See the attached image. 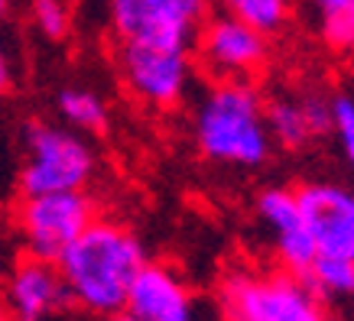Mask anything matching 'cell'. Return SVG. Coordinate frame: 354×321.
<instances>
[{"label":"cell","instance_id":"6da1fadb","mask_svg":"<svg viewBox=\"0 0 354 321\" xmlns=\"http://www.w3.org/2000/svg\"><path fill=\"white\" fill-rule=\"evenodd\" d=\"M147 263V250L140 237L118 221L95 217L82 234L68 244L55 269L62 276L65 295L88 315H114L124 311L130 282Z\"/></svg>","mask_w":354,"mask_h":321},{"label":"cell","instance_id":"7a4b0ae2","mask_svg":"<svg viewBox=\"0 0 354 321\" xmlns=\"http://www.w3.org/2000/svg\"><path fill=\"white\" fill-rule=\"evenodd\" d=\"M195 143L208 162L257 169L270 159L273 139L263 97L250 81H215L195 107Z\"/></svg>","mask_w":354,"mask_h":321},{"label":"cell","instance_id":"3957f363","mask_svg":"<svg viewBox=\"0 0 354 321\" xmlns=\"http://www.w3.org/2000/svg\"><path fill=\"white\" fill-rule=\"evenodd\" d=\"M302 221L312 240L306 282L319 299H344L354 292V195L335 182H306L296 188Z\"/></svg>","mask_w":354,"mask_h":321},{"label":"cell","instance_id":"277c9868","mask_svg":"<svg viewBox=\"0 0 354 321\" xmlns=\"http://www.w3.org/2000/svg\"><path fill=\"white\" fill-rule=\"evenodd\" d=\"M225 321H335L302 276L286 269H234L218 292Z\"/></svg>","mask_w":354,"mask_h":321},{"label":"cell","instance_id":"5b68a950","mask_svg":"<svg viewBox=\"0 0 354 321\" xmlns=\"http://www.w3.org/2000/svg\"><path fill=\"white\" fill-rule=\"evenodd\" d=\"M23 143H26V159L20 169L23 195L82 192L95 179V153L72 130H62L46 120H32L26 124Z\"/></svg>","mask_w":354,"mask_h":321},{"label":"cell","instance_id":"8992f818","mask_svg":"<svg viewBox=\"0 0 354 321\" xmlns=\"http://www.w3.org/2000/svg\"><path fill=\"white\" fill-rule=\"evenodd\" d=\"M95 217V202L85 195V188L82 192L23 195L17 224H20L26 257L55 263Z\"/></svg>","mask_w":354,"mask_h":321},{"label":"cell","instance_id":"52a82bcc","mask_svg":"<svg viewBox=\"0 0 354 321\" xmlns=\"http://www.w3.org/2000/svg\"><path fill=\"white\" fill-rule=\"evenodd\" d=\"M192 46L179 43H124L120 75L130 95L150 107H176L189 91L195 62Z\"/></svg>","mask_w":354,"mask_h":321},{"label":"cell","instance_id":"ba28073f","mask_svg":"<svg viewBox=\"0 0 354 321\" xmlns=\"http://www.w3.org/2000/svg\"><path fill=\"white\" fill-rule=\"evenodd\" d=\"M198 62L215 81H250L267 65V36L231 13L205 17L198 32Z\"/></svg>","mask_w":354,"mask_h":321},{"label":"cell","instance_id":"9c48e42d","mask_svg":"<svg viewBox=\"0 0 354 321\" xmlns=\"http://www.w3.org/2000/svg\"><path fill=\"white\" fill-rule=\"evenodd\" d=\"M212 0H111V26L120 43L192 46Z\"/></svg>","mask_w":354,"mask_h":321},{"label":"cell","instance_id":"30bf717a","mask_svg":"<svg viewBox=\"0 0 354 321\" xmlns=\"http://www.w3.org/2000/svg\"><path fill=\"white\" fill-rule=\"evenodd\" d=\"M133 321H198L192 289L162 263H143L124 302Z\"/></svg>","mask_w":354,"mask_h":321},{"label":"cell","instance_id":"8fae6325","mask_svg":"<svg viewBox=\"0 0 354 321\" xmlns=\"http://www.w3.org/2000/svg\"><path fill=\"white\" fill-rule=\"evenodd\" d=\"M257 214L260 224L267 227V234L273 237V250H277L279 266L292 273V276H306L315 250H312L296 192L292 188H267V192H260Z\"/></svg>","mask_w":354,"mask_h":321},{"label":"cell","instance_id":"7c38bea8","mask_svg":"<svg viewBox=\"0 0 354 321\" xmlns=\"http://www.w3.org/2000/svg\"><path fill=\"white\" fill-rule=\"evenodd\" d=\"M3 305L13 321H49L68 305L55 263L26 257L13 266L3 292Z\"/></svg>","mask_w":354,"mask_h":321},{"label":"cell","instance_id":"4fadbf2b","mask_svg":"<svg viewBox=\"0 0 354 321\" xmlns=\"http://www.w3.org/2000/svg\"><path fill=\"white\" fill-rule=\"evenodd\" d=\"M263 117H267V130L273 143L286 146V150H299L315 137L328 133V97H273V101H263Z\"/></svg>","mask_w":354,"mask_h":321},{"label":"cell","instance_id":"5bb4252c","mask_svg":"<svg viewBox=\"0 0 354 321\" xmlns=\"http://www.w3.org/2000/svg\"><path fill=\"white\" fill-rule=\"evenodd\" d=\"M315 30L335 52H351L354 46V0H309Z\"/></svg>","mask_w":354,"mask_h":321},{"label":"cell","instance_id":"9a60e30c","mask_svg":"<svg viewBox=\"0 0 354 321\" xmlns=\"http://www.w3.org/2000/svg\"><path fill=\"white\" fill-rule=\"evenodd\" d=\"M221 13H231L263 36L279 32L292 17V0H215Z\"/></svg>","mask_w":354,"mask_h":321},{"label":"cell","instance_id":"2e32d148","mask_svg":"<svg viewBox=\"0 0 354 321\" xmlns=\"http://www.w3.org/2000/svg\"><path fill=\"white\" fill-rule=\"evenodd\" d=\"M59 110L62 117L78 130H91V133H101L108 127V107L104 101L88 91V88H65L59 95Z\"/></svg>","mask_w":354,"mask_h":321},{"label":"cell","instance_id":"e0dca14e","mask_svg":"<svg viewBox=\"0 0 354 321\" xmlns=\"http://www.w3.org/2000/svg\"><path fill=\"white\" fill-rule=\"evenodd\" d=\"M328 133H335L342 156L351 162L354 159V101H351V95L328 97Z\"/></svg>","mask_w":354,"mask_h":321},{"label":"cell","instance_id":"ac0fdd59","mask_svg":"<svg viewBox=\"0 0 354 321\" xmlns=\"http://www.w3.org/2000/svg\"><path fill=\"white\" fill-rule=\"evenodd\" d=\"M32 20L43 30V36L62 39L65 32H68V23H72L68 3L65 0H32Z\"/></svg>","mask_w":354,"mask_h":321},{"label":"cell","instance_id":"d6986e66","mask_svg":"<svg viewBox=\"0 0 354 321\" xmlns=\"http://www.w3.org/2000/svg\"><path fill=\"white\" fill-rule=\"evenodd\" d=\"M13 75H10V59H7V49H3V43H0V95L10 88Z\"/></svg>","mask_w":354,"mask_h":321},{"label":"cell","instance_id":"ffe728a7","mask_svg":"<svg viewBox=\"0 0 354 321\" xmlns=\"http://www.w3.org/2000/svg\"><path fill=\"white\" fill-rule=\"evenodd\" d=\"M101 321H133V318H130L127 311H114V315H104Z\"/></svg>","mask_w":354,"mask_h":321},{"label":"cell","instance_id":"44dd1931","mask_svg":"<svg viewBox=\"0 0 354 321\" xmlns=\"http://www.w3.org/2000/svg\"><path fill=\"white\" fill-rule=\"evenodd\" d=\"M0 321H13V318H10V311H7V305H3V302H0Z\"/></svg>","mask_w":354,"mask_h":321},{"label":"cell","instance_id":"7402d4cb","mask_svg":"<svg viewBox=\"0 0 354 321\" xmlns=\"http://www.w3.org/2000/svg\"><path fill=\"white\" fill-rule=\"evenodd\" d=\"M7 10H10V0H0V20L7 17Z\"/></svg>","mask_w":354,"mask_h":321}]
</instances>
